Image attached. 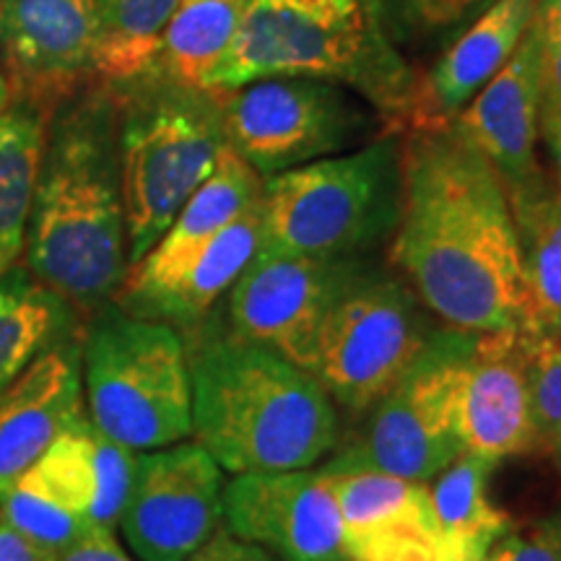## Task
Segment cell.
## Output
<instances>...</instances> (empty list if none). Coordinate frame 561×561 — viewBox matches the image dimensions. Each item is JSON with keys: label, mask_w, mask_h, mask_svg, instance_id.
Instances as JSON below:
<instances>
[{"label": "cell", "mask_w": 561, "mask_h": 561, "mask_svg": "<svg viewBox=\"0 0 561 561\" xmlns=\"http://www.w3.org/2000/svg\"><path fill=\"white\" fill-rule=\"evenodd\" d=\"M367 3L346 19H320L280 0H244L234 39L210 70L206 91H231L273 76L343 81L411 128L421 87L382 37Z\"/></svg>", "instance_id": "cell-5"}, {"label": "cell", "mask_w": 561, "mask_h": 561, "mask_svg": "<svg viewBox=\"0 0 561 561\" xmlns=\"http://www.w3.org/2000/svg\"><path fill=\"white\" fill-rule=\"evenodd\" d=\"M96 437L100 432L87 416L73 430L60 434L16 483L89 525V515L94 510L96 494H100Z\"/></svg>", "instance_id": "cell-28"}, {"label": "cell", "mask_w": 561, "mask_h": 561, "mask_svg": "<svg viewBox=\"0 0 561 561\" xmlns=\"http://www.w3.org/2000/svg\"><path fill=\"white\" fill-rule=\"evenodd\" d=\"M87 416L117 445L161 450L193 434V382L180 331L117 305L91 314L81 333Z\"/></svg>", "instance_id": "cell-6"}, {"label": "cell", "mask_w": 561, "mask_h": 561, "mask_svg": "<svg viewBox=\"0 0 561 561\" xmlns=\"http://www.w3.org/2000/svg\"><path fill=\"white\" fill-rule=\"evenodd\" d=\"M401 138L375 140L263 180L261 250L348 257L398 219Z\"/></svg>", "instance_id": "cell-7"}, {"label": "cell", "mask_w": 561, "mask_h": 561, "mask_svg": "<svg viewBox=\"0 0 561 561\" xmlns=\"http://www.w3.org/2000/svg\"><path fill=\"white\" fill-rule=\"evenodd\" d=\"M354 265L348 257L278 255L257 248L227 294L229 333L312 371L322 322Z\"/></svg>", "instance_id": "cell-12"}, {"label": "cell", "mask_w": 561, "mask_h": 561, "mask_svg": "<svg viewBox=\"0 0 561 561\" xmlns=\"http://www.w3.org/2000/svg\"><path fill=\"white\" fill-rule=\"evenodd\" d=\"M538 136L549 153L553 167V185L561 191V104L543 100L541 96V117H538Z\"/></svg>", "instance_id": "cell-36"}, {"label": "cell", "mask_w": 561, "mask_h": 561, "mask_svg": "<svg viewBox=\"0 0 561 561\" xmlns=\"http://www.w3.org/2000/svg\"><path fill=\"white\" fill-rule=\"evenodd\" d=\"M536 5L538 0H496L468 24L421 87L419 115L411 128L450 123L515 55L530 30Z\"/></svg>", "instance_id": "cell-20"}, {"label": "cell", "mask_w": 561, "mask_h": 561, "mask_svg": "<svg viewBox=\"0 0 561 561\" xmlns=\"http://www.w3.org/2000/svg\"><path fill=\"white\" fill-rule=\"evenodd\" d=\"M496 0H375L398 42H447Z\"/></svg>", "instance_id": "cell-29"}, {"label": "cell", "mask_w": 561, "mask_h": 561, "mask_svg": "<svg viewBox=\"0 0 561 561\" xmlns=\"http://www.w3.org/2000/svg\"><path fill=\"white\" fill-rule=\"evenodd\" d=\"M224 528L278 561H351L322 471L240 473L224 483Z\"/></svg>", "instance_id": "cell-13"}, {"label": "cell", "mask_w": 561, "mask_h": 561, "mask_svg": "<svg viewBox=\"0 0 561 561\" xmlns=\"http://www.w3.org/2000/svg\"><path fill=\"white\" fill-rule=\"evenodd\" d=\"M263 195V178L234 153L231 146L224 149L216 170L208 174L193 198L174 216L170 229L146 252L136 265H130L121 291L112 305L123 312L140 318L151 301L172 289L185 271L198 261L237 216L255 206Z\"/></svg>", "instance_id": "cell-15"}, {"label": "cell", "mask_w": 561, "mask_h": 561, "mask_svg": "<svg viewBox=\"0 0 561 561\" xmlns=\"http://www.w3.org/2000/svg\"><path fill=\"white\" fill-rule=\"evenodd\" d=\"M0 561H60V557L0 523Z\"/></svg>", "instance_id": "cell-37"}, {"label": "cell", "mask_w": 561, "mask_h": 561, "mask_svg": "<svg viewBox=\"0 0 561 561\" xmlns=\"http://www.w3.org/2000/svg\"><path fill=\"white\" fill-rule=\"evenodd\" d=\"M447 561H468V559H447ZM483 561H489V559H483Z\"/></svg>", "instance_id": "cell-40"}, {"label": "cell", "mask_w": 561, "mask_h": 561, "mask_svg": "<svg viewBox=\"0 0 561 561\" xmlns=\"http://www.w3.org/2000/svg\"><path fill=\"white\" fill-rule=\"evenodd\" d=\"M242 9L244 0H180L153 68L187 87L206 89L210 70L234 39Z\"/></svg>", "instance_id": "cell-27"}, {"label": "cell", "mask_w": 561, "mask_h": 561, "mask_svg": "<svg viewBox=\"0 0 561 561\" xmlns=\"http://www.w3.org/2000/svg\"><path fill=\"white\" fill-rule=\"evenodd\" d=\"M390 261L455 331L533 333L507 185L453 123L403 133Z\"/></svg>", "instance_id": "cell-1"}, {"label": "cell", "mask_w": 561, "mask_h": 561, "mask_svg": "<svg viewBox=\"0 0 561 561\" xmlns=\"http://www.w3.org/2000/svg\"><path fill=\"white\" fill-rule=\"evenodd\" d=\"M110 89L128 261L136 265L216 170L229 146L227 125L221 91L187 87L159 68Z\"/></svg>", "instance_id": "cell-4"}, {"label": "cell", "mask_w": 561, "mask_h": 561, "mask_svg": "<svg viewBox=\"0 0 561 561\" xmlns=\"http://www.w3.org/2000/svg\"><path fill=\"white\" fill-rule=\"evenodd\" d=\"M79 314L39 284L26 265L0 276V392L60 341L79 335Z\"/></svg>", "instance_id": "cell-22"}, {"label": "cell", "mask_w": 561, "mask_h": 561, "mask_svg": "<svg viewBox=\"0 0 561 561\" xmlns=\"http://www.w3.org/2000/svg\"><path fill=\"white\" fill-rule=\"evenodd\" d=\"M81 333L45 351L16 382L0 392V496L60 434L87 419Z\"/></svg>", "instance_id": "cell-18"}, {"label": "cell", "mask_w": 561, "mask_h": 561, "mask_svg": "<svg viewBox=\"0 0 561 561\" xmlns=\"http://www.w3.org/2000/svg\"><path fill=\"white\" fill-rule=\"evenodd\" d=\"M541 117V73L533 24L500 73L453 117L460 133L500 172L507 191L543 174L536 149Z\"/></svg>", "instance_id": "cell-19"}, {"label": "cell", "mask_w": 561, "mask_h": 561, "mask_svg": "<svg viewBox=\"0 0 561 561\" xmlns=\"http://www.w3.org/2000/svg\"><path fill=\"white\" fill-rule=\"evenodd\" d=\"M533 32L538 45L541 96L561 104V0H538Z\"/></svg>", "instance_id": "cell-33"}, {"label": "cell", "mask_w": 561, "mask_h": 561, "mask_svg": "<svg viewBox=\"0 0 561 561\" xmlns=\"http://www.w3.org/2000/svg\"><path fill=\"white\" fill-rule=\"evenodd\" d=\"M60 561H133L117 541L115 533L102 528H89L66 553H60Z\"/></svg>", "instance_id": "cell-35"}, {"label": "cell", "mask_w": 561, "mask_h": 561, "mask_svg": "<svg viewBox=\"0 0 561 561\" xmlns=\"http://www.w3.org/2000/svg\"><path fill=\"white\" fill-rule=\"evenodd\" d=\"M224 473L198 442L138 453L121 530L138 561H187L224 525Z\"/></svg>", "instance_id": "cell-11"}, {"label": "cell", "mask_w": 561, "mask_h": 561, "mask_svg": "<svg viewBox=\"0 0 561 561\" xmlns=\"http://www.w3.org/2000/svg\"><path fill=\"white\" fill-rule=\"evenodd\" d=\"M525 351H528L530 405L538 439L561 455V339L528 333Z\"/></svg>", "instance_id": "cell-31"}, {"label": "cell", "mask_w": 561, "mask_h": 561, "mask_svg": "<svg viewBox=\"0 0 561 561\" xmlns=\"http://www.w3.org/2000/svg\"><path fill=\"white\" fill-rule=\"evenodd\" d=\"M187 561H276V559H273L268 551L234 538L221 525V528L210 536V541L203 546L201 551H195Z\"/></svg>", "instance_id": "cell-34"}, {"label": "cell", "mask_w": 561, "mask_h": 561, "mask_svg": "<svg viewBox=\"0 0 561 561\" xmlns=\"http://www.w3.org/2000/svg\"><path fill=\"white\" fill-rule=\"evenodd\" d=\"M489 561H561V512L500 538Z\"/></svg>", "instance_id": "cell-32"}, {"label": "cell", "mask_w": 561, "mask_h": 561, "mask_svg": "<svg viewBox=\"0 0 561 561\" xmlns=\"http://www.w3.org/2000/svg\"><path fill=\"white\" fill-rule=\"evenodd\" d=\"M351 561H447L430 483L380 471H325Z\"/></svg>", "instance_id": "cell-16"}, {"label": "cell", "mask_w": 561, "mask_h": 561, "mask_svg": "<svg viewBox=\"0 0 561 561\" xmlns=\"http://www.w3.org/2000/svg\"><path fill=\"white\" fill-rule=\"evenodd\" d=\"M94 0H0V70L11 102L53 112L94 73Z\"/></svg>", "instance_id": "cell-14"}, {"label": "cell", "mask_w": 561, "mask_h": 561, "mask_svg": "<svg viewBox=\"0 0 561 561\" xmlns=\"http://www.w3.org/2000/svg\"><path fill=\"white\" fill-rule=\"evenodd\" d=\"M94 76L117 87L157 66L161 37L180 0H94Z\"/></svg>", "instance_id": "cell-26"}, {"label": "cell", "mask_w": 561, "mask_h": 561, "mask_svg": "<svg viewBox=\"0 0 561 561\" xmlns=\"http://www.w3.org/2000/svg\"><path fill=\"white\" fill-rule=\"evenodd\" d=\"M50 117L24 102L0 112V276L19 265L24 250Z\"/></svg>", "instance_id": "cell-25"}, {"label": "cell", "mask_w": 561, "mask_h": 561, "mask_svg": "<svg viewBox=\"0 0 561 561\" xmlns=\"http://www.w3.org/2000/svg\"><path fill=\"white\" fill-rule=\"evenodd\" d=\"M263 214L261 201L237 216L227 229L201 252L198 261L185 271L172 289L146 307L140 320H157L174 331H195L221 297H227L242 271L261 248Z\"/></svg>", "instance_id": "cell-21"}, {"label": "cell", "mask_w": 561, "mask_h": 561, "mask_svg": "<svg viewBox=\"0 0 561 561\" xmlns=\"http://www.w3.org/2000/svg\"><path fill=\"white\" fill-rule=\"evenodd\" d=\"M234 153L261 178L339 157L369 130V112L333 81L273 76L221 91Z\"/></svg>", "instance_id": "cell-10"}, {"label": "cell", "mask_w": 561, "mask_h": 561, "mask_svg": "<svg viewBox=\"0 0 561 561\" xmlns=\"http://www.w3.org/2000/svg\"><path fill=\"white\" fill-rule=\"evenodd\" d=\"M0 523H5L24 538H30L32 543L42 546V549L58 553V557L89 530V525L79 517L60 510L58 504L45 500V496L24 489L21 483H13L0 496Z\"/></svg>", "instance_id": "cell-30"}, {"label": "cell", "mask_w": 561, "mask_h": 561, "mask_svg": "<svg viewBox=\"0 0 561 561\" xmlns=\"http://www.w3.org/2000/svg\"><path fill=\"white\" fill-rule=\"evenodd\" d=\"M494 462L462 450L430 483L432 507L445 543L447 559L483 561L507 536L512 523L489 496V476Z\"/></svg>", "instance_id": "cell-24"}, {"label": "cell", "mask_w": 561, "mask_h": 561, "mask_svg": "<svg viewBox=\"0 0 561 561\" xmlns=\"http://www.w3.org/2000/svg\"><path fill=\"white\" fill-rule=\"evenodd\" d=\"M525 331L473 333L462 382V450L489 462L541 447L530 405Z\"/></svg>", "instance_id": "cell-17"}, {"label": "cell", "mask_w": 561, "mask_h": 561, "mask_svg": "<svg viewBox=\"0 0 561 561\" xmlns=\"http://www.w3.org/2000/svg\"><path fill=\"white\" fill-rule=\"evenodd\" d=\"M24 252L32 276L83 320L121 291L130 261L112 89L53 112Z\"/></svg>", "instance_id": "cell-2"}, {"label": "cell", "mask_w": 561, "mask_h": 561, "mask_svg": "<svg viewBox=\"0 0 561 561\" xmlns=\"http://www.w3.org/2000/svg\"><path fill=\"white\" fill-rule=\"evenodd\" d=\"M193 437L231 476L305 471L339 442V411L312 371L206 331L187 348Z\"/></svg>", "instance_id": "cell-3"}, {"label": "cell", "mask_w": 561, "mask_h": 561, "mask_svg": "<svg viewBox=\"0 0 561 561\" xmlns=\"http://www.w3.org/2000/svg\"><path fill=\"white\" fill-rule=\"evenodd\" d=\"M507 193L528 280L533 333L561 339V191L541 174Z\"/></svg>", "instance_id": "cell-23"}, {"label": "cell", "mask_w": 561, "mask_h": 561, "mask_svg": "<svg viewBox=\"0 0 561 561\" xmlns=\"http://www.w3.org/2000/svg\"><path fill=\"white\" fill-rule=\"evenodd\" d=\"M473 333H432L401 382L371 409L367 430L325 471H380L430 483L462 453L460 405Z\"/></svg>", "instance_id": "cell-8"}, {"label": "cell", "mask_w": 561, "mask_h": 561, "mask_svg": "<svg viewBox=\"0 0 561 561\" xmlns=\"http://www.w3.org/2000/svg\"><path fill=\"white\" fill-rule=\"evenodd\" d=\"M280 3L320 19H346L351 13L359 11L367 0H280Z\"/></svg>", "instance_id": "cell-38"}, {"label": "cell", "mask_w": 561, "mask_h": 561, "mask_svg": "<svg viewBox=\"0 0 561 561\" xmlns=\"http://www.w3.org/2000/svg\"><path fill=\"white\" fill-rule=\"evenodd\" d=\"M432 333L396 278L354 265L322 322L312 375L333 403L371 411L403 380Z\"/></svg>", "instance_id": "cell-9"}, {"label": "cell", "mask_w": 561, "mask_h": 561, "mask_svg": "<svg viewBox=\"0 0 561 561\" xmlns=\"http://www.w3.org/2000/svg\"><path fill=\"white\" fill-rule=\"evenodd\" d=\"M11 104V89H9V81H5L3 70H0V112Z\"/></svg>", "instance_id": "cell-39"}]
</instances>
